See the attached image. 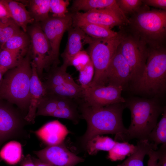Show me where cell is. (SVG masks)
I'll return each instance as SVG.
<instances>
[{"label": "cell", "instance_id": "1", "mask_svg": "<svg viewBox=\"0 0 166 166\" xmlns=\"http://www.w3.org/2000/svg\"><path fill=\"white\" fill-rule=\"evenodd\" d=\"M79 105L81 118L87 123L85 133L79 138L78 143L85 149L87 142L97 135L112 134L118 139L126 131L122 113L125 103L114 104L101 107L91 106L82 101Z\"/></svg>", "mask_w": 166, "mask_h": 166}, {"label": "cell", "instance_id": "2", "mask_svg": "<svg viewBox=\"0 0 166 166\" xmlns=\"http://www.w3.org/2000/svg\"><path fill=\"white\" fill-rule=\"evenodd\" d=\"M125 104L130 111L131 121L125 133L118 139L128 142L134 139H147L165 106H163L155 98H133L126 100Z\"/></svg>", "mask_w": 166, "mask_h": 166}, {"label": "cell", "instance_id": "3", "mask_svg": "<svg viewBox=\"0 0 166 166\" xmlns=\"http://www.w3.org/2000/svg\"><path fill=\"white\" fill-rule=\"evenodd\" d=\"M30 47L26 54L17 67L4 75L0 87V100L18 106L27 114L29 105V91L32 74Z\"/></svg>", "mask_w": 166, "mask_h": 166}, {"label": "cell", "instance_id": "4", "mask_svg": "<svg viewBox=\"0 0 166 166\" xmlns=\"http://www.w3.org/2000/svg\"><path fill=\"white\" fill-rule=\"evenodd\" d=\"M143 6L128 19L131 34L148 48L163 46L166 36V10Z\"/></svg>", "mask_w": 166, "mask_h": 166}, {"label": "cell", "instance_id": "5", "mask_svg": "<svg viewBox=\"0 0 166 166\" xmlns=\"http://www.w3.org/2000/svg\"><path fill=\"white\" fill-rule=\"evenodd\" d=\"M132 83V89L138 93L157 96L165 92L166 50L164 46L148 48L144 70Z\"/></svg>", "mask_w": 166, "mask_h": 166}, {"label": "cell", "instance_id": "6", "mask_svg": "<svg viewBox=\"0 0 166 166\" xmlns=\"http://www.w3.org/2000/svg\"><path fill=\"white\" fill-rule=\"evenodd\" d=\"M121 34L114 38H93L86 51L89 55L94 69L93 80L89 85H105V73L111 60L121 42Z\"/></svg>", "mask_w": 166, "mask_h": 166}, {"label": "cell", "instance_id": "7", "mask_svg": "<svg viewBox=\"0 0 166 166\" xmlns=\"http://www.w3.org/2000/svg\"><path fill=\"white\" fill-rule=\"evenodd\" d=\"M121 34L120 50L130 67L131 81L133 83L141 76L144 70L148 48L131 33Z\"/></svg>", "mask_w": 166, "mask_h": 166}, {"label": "cell", "instance_id": "8", "mask_svg": "<svg viewBox=\"0 0 166 166\" xmlns=\"http://www.w3.org/2000/svg\"><path fill=\"white\" fill-rule=\"evenodd\" d=\"M28 123L11 104L0 100V146L13 138L28 137L25 126Z\"/></svg>", "mask_w": 166, "mask_h": 166}, {"label": "cell", "instance_id": "9", "mask_svg": "<svg viewBox=\"0 0 166 166\" xmlns=\"http://www.w3.org/2000/svg\"><path fill=\"white\" fill-rule=\"evenodd\" d=\"M72 14L68 13L63 18L49 16L41 22V28L49 43L51 49L50 67L57 66L61 42L64 33L72 26Z\"/></svg>", "mask_w": 166, "mask_h": 166}, {"label": "cell", "instance_id": "10", "mask_svg": "<svg viewBox=\"0 0 166 166\" xmlns=\"http://www.w3.org/2000/svg\"><path fill=\"white\" fill-rule=\"evenodd\" d=\"M27 31L30 40L31 57L40 78L44 69L48 70L50 67V45L39 23H34L28 28Z\"/></svg>", "mask_w": 166, "mask_h": 166}, {"label": "cell", "instance_id": "11", "mask_svg": "<svg viewBox=\"0 0 166 166\" xmlns=\"http://www.w3.org/2000/svg\"><path fill=\"white\" fill-rule=\"evenodd\" d=\"M123 87L112 85H91L83 88V101L89 105L101 107L111 105L125 103L122 96Z\"/></svg>", "mask_w": 166, "mask_h": 166}, {"label": "cell", "instance_id": "12", "mask_svg": "<svg viewBox=\"0 0 166 166\" xmlns=\"http://www.w3.org/2000/svg\"><path fill=\"white\" fill-rule=\"evenodd\" d=\"M73 22H81L96 24L111 29L128 23L125 14L112 9L92 10L85 12H77L72 14Z\"/></svg>", "mask_w": 166, "mask_h": 166}, {"label": "cell", "instance_id": "13", "mask_svg": "<svg viewBox=\"0 0 166 166\" xmlns=\"http://www.w3.org/2000/svg\"><path fill=\"white\" fill-rule=\"evenodd\" d=\"M63 142L34 152L42 161L50 166H75L85 160L69 151Z\"/></svg>", "mask_w": 166, "mask_h": 166}, {"label": "cell", "instance_id": "14", "mask_svg": "<svg viewBox=\"0 0 166 166\" xmlns=\"http://www.w3.org/2000/svg\"><path fill=\"white\" fill-rule=\"evenodd\" d=\"M119 46L106 69L105 73V85L123 87L131 81L130 67L121 54Z\"/></svg>", "mask_w": 166, "mask_h": 166}, {"label": "cell", "instance_id": "15", "mask_svg": "<svg viewBox=\"0 0 166 166\" xmlns=\"http://www.w3.org/2000/svg\"><path fill=\"white\" fill-rule=\"evenodd\" d=\"M68 31L67 42L65 49L61 54L63 63L61 66L66 69L69 66L71 65L74 56L83 50L84 46L89 44L93 39L77 26H72Z\"/></svg>", "mask_w": 166, "mask_h": 166}, {"label": "cell", "instance_id": "16", "mask_svg": "<svg viewBox=\"0 0 166 166\" xmlns=\"http://www.w3.org/2000/svg\"><path fill=\"white\" fill-rule=\"evenodd\" d=\"M32 74L30 80L29 91V105L28 113L25 117L28 123L34 122L38 106L42 99L47 94L43 82L38 75L35 64L31 61Z\"/></svg>", "mask_w": 166, "mask_h": 166}, {"label": "cell", "instance_id": "17", "mask_svg": "<svg viewBox=\"0 0 166 166\" xmlns=\"http://www.w3.org/2000/svg\"><path fill=\"white\" fill-rule=\"evenodd\" d=\"M32 132L47 146L63 142L70 133L66 127L57 120L48 122L38 130Z\"/></svg>", "mask_w": 166, "mask_h": 166}, {"label": "cell", "instance_id": "18", "mask_svg": "<svg viewBox=\"0 0 166 166\" xmlns=\"http://www.w3.org/2000/svg\"><path fill=\"white\" fill-rule=\"evenodd\" d=\"M5 7L9 15L25 32H27L29 24L35 22L26 5L21 2L11 0H0Z\"/></svg>", "mask_w": 166, "mask_h": 166}, {"label": "cell", "instance_id": "19", "mask_svg": "<svg viewBox=\"0 0 166 166\" xmlns=\"http://www.w3.org/2000/svg\"><path fill=\"white\" fill-rule=\"evenodd\" d=\"M135 152L121 164L117 166H144L145 156L152 150H157V146L145 139L138 140Z\"/></svg>", "mask_w": 166, "mask_h": 166}, {"label": "cell", "instance_id": "20", "mask_svg": "<svg viewBox=\"0 0 166 166\" xmlns=\"http://www.w3.org/2000/svg\"><path fill=\"white\" fill-rule=\"evenodd\" d=\"M104 9H112L123 12L118 6L116 0H75L71 7L74 13L81 10L85 12Z\"/></svg>", "mask_w": 166, "mask_h": 166}, {"label": "cell", "instance_id": "21", "mask_svg": "<svg viewBox=\"0 0 166 166\" xmlns=\"http://www.w3.org/2000/svg\"><path fill=\"white\" fill-rule=\"evenodd\" d=\"M72 26L79 27L88 36L94 39L112 38L119 34L106 27L81 22H73Z\"/></svg>", "mask_w": 166, "mask_h": 166}, {"label": "cell", "instance_id": "22", "mask_svg": "<svg viewBox=\"0 0 166 166\" xmlns=\"http://www.w3.org/2000/svg\"><path fill=\"white\" fill-rule=\"evenodd\" d=\"M30 44L29 34L22 30L5 42L0 48L25 56L28 51Z\"/></svg>", "mask_w": 166, "mask_h": 166}, {"label": "cell", "instance_id": "23", "mask_svg": "<svg viewBox=\"0 0 166 166\" xmlns=\"http://www.w3.org/2000/svg\"><path fill=\"white\" fill-rule=\"evenodd\" d=\"M21 2L28 6V11L35 22H41L49 17L50 0H31Z\"/></svg>", "mask_w": 166, "mask_h": 166}, {"label": "cell", "instance_id": "24", "mask_svg": "<svg viewBox=\"0 0 166 166\" xmlns=\"http://www.w3.org/2000/svg\"><path fill=\"white\" fill-rule=\"evenodd\" d=\"M22 149L21 144L13 140L7 143L0 151V158L10 165H14L22 160Z\"/></svg>", "mask_w": 166, "mask_h": 166}, {"label": "cell", "instance_id": "25", "mask_svg": "<svg viewBox=\"0 0 166 166\" xmlns=\"http://www.w3.org/2000/svg\"><path fill=\"white\" fill-rule=\"evenodd\" d=\"M116 142L109 137L97 135L87 142L84 149L89 155H95L99 151L108 152L113 147Z\"/></svg>", "mask_w": 166, "mask_h": 166}, {"label": "cell", "instance_id": "26", "mask_svg": "<svg viewBox=\"0 0 166 166\" xmlns=\"http://www.w3.org/2000/svg\"><path fill=\"white\" fill-rule=\"evenodd\" d=\"M25 56L0 48V71L4 75L8 70L17 66Z\"/></svg>", "mask_w": 166, "mask_h": 166}, {"label": "cell", "instance_id": "27", "mask_svg": "<svg viewBox=\"0 0 166 166\" xmlns=\"http://www.w3.org/2000/svg\"><path fill=\"white\" fill-rule=\"evenodd\" d=\"M136 145L128 142L116 141L113 147L108 151V158L113 161L122 160L127 156L132 155L135 151Z\"/></svg>", "mask_w": 166, "mask_h": 166}, {"label": "cell", "instance_id": "28", "mask_svg": "<svg viewBox=\"0 0 166 166\" xmlns=\"http://www.w3.org/2000/svg\"><path fill=\"white\" fill-rule=\"evenodd\" d=\"M162 117L148 135L147 139L157 146L166 144V109L164 108Z\"/></svg>", "mask_w": 166, "mask_h": 166}, {"label": "cell", "instance_id": "29", "mask_svg": "<svg viewBox=\"0 0 166 166\" xmlns=\"http://www.w3.org/2000/svg\"><path fill=\"white\" fill-rule=\"evenodd\" d=\"M57 109L56 97L54 95L47 93L38 106L36 117L38 116H51Z\"/></svg>", "mask_w": 166, "mask_h": 166}, {"label": "cell", "instance_id": "30", "mask_svg": "<svg viewBox=\"0 0 166 166\" xmlns=\"http://www.w3.org/2000/svg\"><path fill=\"white\" fill-rule=\"evenodd\" d=\"M51 116L69 120L75 124H78L81 119L77 103L62 109H57Z\"/></svg>", "mask_w": 166, "mask_h": 166}, {"label": "cell", "instance_id": "31", "mask_svg": "<svg viewBox=\"0 0 166 166\" xmlns=\"http://www.w3.org/2000/svg\"><path fill=\"white\" fill-rule=\"evenodd\" d=\"M22 30L10 18L3 19V25L0 35V47Z\"/></svg>", "mask_w": 166, "mask_h": 166}, {"label": "cell", "instance_id": "32", "mask_svg": "<svg viewBox=\"0 0 166 166\" xmlns=\"http://www.w3.org/2000/svg\"><path fill=\"white\" fill-rule=\"evenodd\" d=\"M69 4L68 0H50V12L52 16L61 18L69 13L67 7Z\"/></svg>", "mask_w": 166, "mask_h": 166}, {"label": "cell", "instance_id": "33", "mask_svg": "<svg viewBox=\"0 0 166 166\" xmlns=\"http://www.w3.org/2000/svg\"><path fill=\"white\" fill-rule=\"evenodd\" d=\"M117 4L122 11L125 13L132 14L136 12L142 6L140 0H117Z\"/></svg>", "mask_w": 166, "mask_h": 166}, {"label": "cell", "instance_id": "34", "mask_svg": "<svg viewBox=\"0 0 166 166\" xmlns=\"http://www.w3.org/2000/svg\"><path fill=\"white\" fill-rule=\"evenodd\" d=\"M79 72L78 81L80 85L84 88L91 83L93 77L94 69L91 61Z\"/></svg>", "mask_w": 166, "mask_h": 166}, {"label": "cell", "instance_id": "35", "mask_svg": "<svg viewBox=\"0 0 166 166\" xmlns=\"http://www.w3.org/2000/svg\"><path fill=\"white\" fill-rule=\"evenodd\" d=\"M91 61L87 52L83 50L74 56L71 61V65L74 66L79 72L83 69Z\"/></svg>", "mask_w": 166, "mask_h": 166}, {"label": "cell", "instance_id": "36", "mask_svg": "<svg viewBox=\"0 0 166 166\" xmlns=\"http://www.w3.org/2000/svg\"><path fill=\"white\" fill-rule=\"evenodd\" d=\"M143 4L147 6L158 8L166 10V0H142Z\"/></svg>", "mask_w": 166, "mask_h": 166}, {"label": "cell", "instance_id": "37", "mask_svg": "<svg viewBox=\"0 0 166 166\" xmlns=\"http://www.w3.org/2000/svg\"><path fill=\"white\" fill-rule=\"evenodd\" d=\"M157 150L158 153V163L160 166H166V144H162Z\"/></svg>", "mask_w": 166, "mask_h": 166}, {"label": "cell", "instance_id": "38", "mask_svg": "<svg viewBox=\"0 0 166 166\" xmlns=\"http://www.w3.org/2000/svg\"><path fill=\"white\" fill-rule=\"evenodd\" d=\"M148 155L149 159L147 166H160L158 163V153L157 150H151Z\"/></svg>", "mask_w": 166, "mask_h": 166}, {"label": "cell", "instance_id": "39", "mask_svg": "<svg viewBox=\"0 0 166 166\" xmlns=\"http://www.w3.org/2000/svg\"><path fill=\"white\" fill-rule=\"evenodd\" d=\"M20 162V166H35L32 158V156L28 154L22 158Z\"/></svg>", "mask_w": 166, "mask_h": 166}, {"label": "cell", "instance_id": "40", "mask_svg": "<svg viewBox=\"0 0 166 166\" xmlns=\"http://www.w3.org/2000/svg\"><path fill=\"white\" fill-rule=\"evenodd\" d=\"M10 18L4 5L0 1V19Z\"/></svg>", "mask_w": 166, "mask_h": 166}, {"label": "cell", "instance_id": "41", "mask_svg": "<svg viewBox=\"0 0 166 166\" xmlns=\"http://www.w3.org/2000/svg\"><path fill=\"white\" fill-rule=\"evenodd\" d=\"M32 160L35 166H50L42 161L38 158L32 157Z\"/></svg>", "mask_w": 166, "mask_h": 166}, {"label": "cell", "instance_id": "42", "mask_svg": "<svg viewBox=\"0 0 166 166\" xmlns=\"http://www.w3.org/2000/svg\"><path fill=\"white\" fill-rule=\"evenodd\" d=\"M3 19H0V35L3 26Z\"/></svg>", "mask_w": 166, "mask_h": 166}, {"label": "cell", "instance_id": "43", "mask_svg": "<svg viewBox=\"0 0 166 166\" xmlns=\"http://www.w3.org/2000/svg\"><path fill=\"white\" fill-rule=\"evenodd\" d=\"M4 75L0 71V87L2 84L3 80V76Z\"/></svg>", "mask_w": 166, "mask_h": 166}]
</instances>
